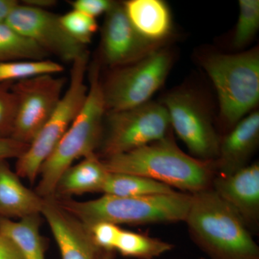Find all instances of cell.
Segmentation results:
<instances>
[{
  "label": "cell",
  "mask_w": 259,
  "mask_h": 259,
  "mask_svg": "<svg viewBox=\"0 0 259 259\" xmlns=\"http://www.w3.org/2000/svg\"><path fill=\"white\" fill-rule=\"evenodd\" d=\"M41 214H32L19 221L0 218V233L14 242L24 259H45L47 241L40 233Z\"/></svg>",
  "instance_id": "obj_19"
},
{
  "label": "cell",
  "mask_w": 259,
  "mask_h": 259,
  "mask_svg": "<svg viewBox=\"0 0 259 259\" xmlns=\"http://www.w3.org/2000/svg\"><path fill=\"white\" fill-rule=\"evenodd\" d=\"M258 28V0H240L239 16L233 45L237 48L245 47L255 36Z\"/></svg>",
  "instance_id": "obj_24"
},
{
  "label": "cell",
  "mask_w": 259,
  "mask_h": 259,
  "mask_svg": "<svg viewBox=\"0 0 259 259\" xmlns=\"http://www.w3.org/2000/svg\"><path fill=\"white\" fill-rule=\"evenodd\" d=\"M66 79L40 75L12 83L17 102L12 139L30 145L60 101Z\"/></svg>",
  "instance_id": "obj_10"
},
{
  "label": "cell",
  "mask_w": 259,
  "mask_h": 259,
  "mask_svg": "<svg viewBox=\"0 0 259 259\" xmlns=\"http://www.w3.org/2000/svg\"><path fill=\"white\" fill-rule=\"evenodd\" d=\"M12 83H0V139H12L14 131L17 102Z\"/></svg>",
  "instance_id": "obj_26"
},
{
  "label": "cell",
  "mask_w": 259,
  "mask_h": 259,
  "mask_svg": "<svg viewBox=\"0 0 259 259\" xmlns=\"http://www.w3.org/2000/svg\"><path fill=\"white\" fill-rule=\"evenodd\" d=\"M161 42L146 40L131 23L122 3H115L105 14L102 29L101 56L112 69L144 59L159 49Z\"/></svg>",
  "instance_id": "obj_12"
},
{
  "label": "cell",
  "mask_w": 259,
  "mask_h": 259,
  "mask_svg": "<svg viewBox=\"0 0 259 259\" xmlns=\"http://www.w3.org/2000/svg\"><path fill=\"white\" fill-rule=\"evenodd\" d=\"M0 259H24L14 242L0 233Z\"/></svg>",
  "instance_id": "obj_30"
},
{
  "label": "cell",
  "mask_w": 259,
  "mask_h": 259,
  "mask_svg": "<svg viewBox=\"0 0 259 259\" xmlns=\"http://www.w3.org/2000/svg\"><path fill=\"white\" fill-rule=\"evenodd\" d=\"M204 67L217 91L221 120L231 130L258 103V51L212 55Z\"/></svg>",
  "instance_id": "obj_5"
},
{
  "label": "cell",
  "mask_w": 259,
  "mask_h": 259,
  "mask_svg": "<svg viewBox=\"0 0 259 259\" xmlns=\"http://www.w3.org/2000/svg\"><path fill=\"white\" fill-rule=\"evenodd\" d=\"M88 63V53L72 63L69 85L60 101L25 153L17 158L15 172L19 177L34 183L42 163L79 114L88 95V85L85 77Z\"/></svg>",
  "instance_id": "obj_6"
},
{
  "label": "cell",
  "mask_w": 259,
  "mask_h": 259,
  "mask_svg": "<svg viewBox=\"0 0 259 259\" xmlns=\"http://www.w3.org/2000/svg\"><path fill=\"white\" fill-rule=\"evenodd\" d=\"M191 239L208 259H259L242 218L212 187L192 194L185 220Z\"/></svg>",
  "instance_id": "obj_2"
},
{
  "label": "cell",
  "mask_w": 259,
  "mask_h": 259,
  "mask_svg": "<svg viewBox=\"0 0 259 259\" xmlns=\"http://www.w3.org/2000/svg\"><path fill=\"white\" fill-rule=\"evenodd\" d=\"M175 245L147 235L122 230L115 251L121 255L136 259H156L171 251Z\"/></svg>",
  "instance_id": "obj_21"
},
{
  "label": "cell",
  "mask_w": 259,
  "mask_h": 259,
  "mask_svg": "<svg viewBox=\"0 0 259 259\" xmlns=\"http://www.w3.org/2000/svg\"><path fill=\"white\" fill-rule=\"evenodd\" d=\"M115 3L110 0H75L71 2L70 5L72 10H78L96 19L97 17L108 13Z\"/></svg>",
  "instance_id": "obj_28"
},
{
  "label": "cell",
  "mask_w": 259,
  "mask_h": 259,
  "mask_svg": "<svg viewBox=\"0 0 259 259\" xmlns=\"http://www.w3.org/2000/svg\"><path fill=\"white\" fill-rule=\"evenodd\" d=\"M109 175L101 158L96 153H92L64 172L58 181L54 197L71 198L74 195L102 192Z\"/></svg>",
  "instance_id": "obj_17"
},
{
  "label": "cell",
  "mask_w": 259,
  "mask_h": 259,
  "mask_svg": "<svg viewBox=\"0 0 259 259\" xmlns=\"http://www.w3.org/2000/svg\"><path fill=\"white\" fill-rule=\"evenodd\" d=\"M199 259H208V258H200Z\"/></svg>",
  "instance_id": "obj_34"
},
{
  "label": "cell",
  "mask_w": 259,
  "mask_h": 259,
  "mask_svg": "<svg viewBox=\"0 0 259 259\" xmlns=\"http://www.w3.org/2000/svg\"><path fill=\"white\" fill-rule=\"evenodd\" d=\"M88 95L81 110L39 171L35 192L42 198L54 197L61 175L76 159L96 153L101 141L107 110L102 92L100 66H90Z\"/></svg>",
  "instance_id": "obj_4"
},
{
  "label": "cell",
  "mask_w": 259,
  "mask_h": 259,
  "mask_svg": "<svg viewBox=\"0 0 259 259\" xmlns=\"http://www.w3.org/2000/svg\"><path fill=\"white\" fill-rule=\"evenodd\" d=\"M162 104L168 112L171 128L192 156L203 161L215 160L221 138L199 97L187 90H176L166 95Z\"/></svg>",
  "instance_id": "obj_9"
},
{
  "label": "cell",
  "mask_w": 259,
  "mask_h": 259,
  "mask_svg": "<svg viewBox=\"0 0 259 259\" xmlns=\"http://www.w3.org/2000/svg\"><path fill=\"white\" fill-rule=\"evenodd\" d=\"M171 129L162 103L148 102L134 108L107 111L96 154L103 160L128 152L163 139Z\"/></svg>",
  "instance_id": "obj_7"
},
{
  "label": "cell",
  "mask_w": 259,
  "mask_h": 259,
  "mask_svg": "<svg viewBox=\"0 0 259 259\" xmlns=\"http://www.w3.org/2000/svg\"><path fill=\"white\" fill-rule=\"evenodd\" d=\"M41 215L45 218L62 259H100L102 250L94 243L90 230L61 208L54 197L45 199Z\"/></svg>",
  "instance_id": "obj_14"
},
{
  "label": "cell",
  "mask_w": 259,
  "mask_h": 259,
  "mask_svg": "<svg viewBox=\"0 0 259 259\" xmlns=\"http://www.w3.org/2000/svg\"><path fill=\"white\" fill-rule=\"evenodd\" d=\"M115 252L104 251L100 259H114Z\"/></svg>",
  "instance_id": "obj_33"
},
{
  "label": "cell",
  "mask_w": 259,
  "mask_h": 259,
  "mask_svg": "<svg viewBox=\"0 0 259 259\" xmlns=\"http://www.w3.org/2000/svg\"><path fill=\"white\" fill-rule=\"evenodd\" d=\"M212 189L242 218L250 233L259 228V164L258 162L228 176L216 175Z\"/></svg>",
  "instance_id": "obj_13"
},
{
  "label": "cell",
  "mask_w": 259,
  "mask_h": 259,
  "mask_svg": "<svg viewBox=\"0 0 259 259\" xmlns=\"http://www.w3.org/2000/svg\"><path fill=\"white\" fill-rule=\"evenodd\" d=\"M60 18L66 32L85 47L91 42L94 35L98 30L96 19L78 10H71L60 15Z\"/></svg>",
  "instance_id": "obj_25"
},
{
  "label": "cell",
  "mask_w": 259,
  "mask_h": 259,
  "mask_svg": "<svg viewBox=\"0 0 259 259\" xmlns=\"http://www.w3.org/2000/svg\"><path fill=\"white\" fill-rule=\"evenodd\" d=\"M5 23L30 39L49 55L72 64L88 52L65 30L60 15L19 3Z\"/></svg>",
  "instance_id": "obj_11"
},
{
  "label": "cell",
  "mask_w": 259,
  "mask_h": 259,
  "mask_svg": "<svg viewBox=\"0 0 259 259\" xmlns=\"http://www.w3.org/2000/svg\"><path fill=\"white\" fill-rule=\"evenodd\" d=\"M54 198L61 208L89 229L100 223L138 226L185 222L192 194L176 191L171 194L137 197L104 194L86 202Z\"/></svg>",
  "instance_id": "obj_3"
},
{
  "label": "cell",
  "mask_w": 259,
  "mask_h": 259,
  "mask_svg": "<svg viewBox=\"0 0 259 259\" xmlns=\"http://www.w3.org/2000/svg\"><path fill=\"white\" fill-rule=\"evenodd\" d=\"M102 161L111 173L147 177L190 194L210 188L216 175L214 161H203L187 154L170 134L142 147Z\"/></svg>",
  "instance_id": "obj_1"
},
{
  "label": "cell",
  "mask_w": 259,
  "mask_h": 259,
  "mask_svg": "<svg viewBox=\"0 0 259 259\" xmlns=\"http://www.w3.org/2000/svg\"><path fill=\"white\" fill-rule=\"evenodd\" d=\"M172 62L171 55L157 49L144 59L112 69L102 81L107 111H118L141 106L164 83Z\"/></svg>",
  "instance_id": "obj_8"
},
{
  "label": "cell",
  "mask_w": 259,
  "mask_h": 259,
  "mask_svg": "<svg viewBox=\"0 0 259 259\" xmlns=\"http://www.w3.org/2000/svg\"><path fill=\"white\" fill-rule=\"evenodd\" d=\"M28 148V145L12 139H0V159L18 158Z\"/></svg>",
  "instance_id": "obj_29"
},
{
  "label": "cell",
  "mask_w": 259,
  "mask_h": 259,
  "mask_svg": "<svg viewBox=\"0 0 259 259\" xmlns=\"http://www.w3.org/2000/svg\"><path fill=\"white\" fill-rule=\"evenodd\" d=\"M49 56L37 44L8 24L0 23V63L18 60H44Z\"/></svg>",
  "instance_id": "obj_22"
},
{
  "label": "cell",
  "mask_w": 259,
  "mask_h": 259,
  "mask_svg": "<svg viewBox=\"0 0 259 259\" xmlns=\"http://www.w3.org/2000/svg\"><path fill=\"white\" fill-rule=\"evenodd\" d=\"M259 144V113L245 116L220 141L216 175L228 176L249 165Z\"/></svg>",
  "instance_id": "obj_15"
},
{
  "label": "cell",
  "mask_w": 259,
  "mask_h": 259,
  "mask_svg": "<svg viewBox=\"0 0 259 259\" xmlns=\"http://www.w3.org/2000/svg\"><path fill=\"white\" fill-rule=\"evenodd\" d=\"M44 201L35 191L23 185L7 160L0 159V218L22 219L41 214Z\"/></svg>",
  "instance_id": "obj_16"
},
{
  "label": "cell",
  "mask_w": 259,
  "mask_h": 259,
  "mask_svg": "<svg viewBox=\"0 0 259 259\" xmlns=\"http://www.w3.org/2000/svg\"><path fill=\"white\" fill-rule=\"evenodd\" d=\"M19 4L16 0H0V23H5L8 16Z\"/></svg>",
  "instance_id": "obj_31"
},
{
  "label": "cell",
  "mask_w": 259,
  "mask_h": 259,
  "mask_svg": "<svg viewBox=\"0 0 259 259\" xmlns=\"http://www.w3.org/2000/svg\"><path fill=\"white\" fill-rule=\"evenodd\" d=\"M130 21L149 41L162 42L171 30L169 9L161 0H130L122 3Z\"/></svg>",
  "instance_id": "obj_18"
},
{
  "label": "cell",
  "mask_w": 259,
  "mask_h": 259,
  "mask_svg": "<svg viewBox=\"0 0 259 259\" xmlns=\"http://www.w3.org/2000/svg\"><path fill=\"white\" fill-rule=\"evenodd\" d=\"M175 189L147 177L110 172L102 193L116 197H137L171 194Z\"/></svg>",
  "instance_id": "obj_20"
},
{
  "label": "cell",
  "mask_w": 259,
  "mask_h": 259,
  "mask_svg": "<svg viewBox=\"0 0 259 259\" xmlns=\"http://www.w3.org/2000/svg\"><path fill=\"white\" fill-rule=\"evenodd\" d=\"M63 70L62 65L49 59L0 63V83H15L40 75L56 74Z\"/></svg>",
  "instance_id": "obj_23"
},
{
  "label": "cell",
  "mask_w": 259,
  "mask_h": 259,
  "mask_svg": "<svg viewBox=\"0 0 259 259\" xmlns=\"http://www.w3.org/2000/svg\"><path fill=\"white\" fill-rule=\"evenodd\" d=\"M22 4L38 9L47 10L56 4L54 0H25Z\"/></svg>",
  "instance_id": "obj_32"
},
{
  "label": "cell",
  "mask_w": 259,
  "mask_h": 259,
  "mask_svg": "<svg viewBox=\"0 0 259 259\" xmlns=\"http://www.w3.org/2000/svg\"><path fill=\"white\" fill-rule=\"evenodd\" d=\"M94 243L105 251L115 252V248L122 228L110 223H100L89 228Z\"/></svg>",
  "instance_id": "obj_27"
}]
</instances>
